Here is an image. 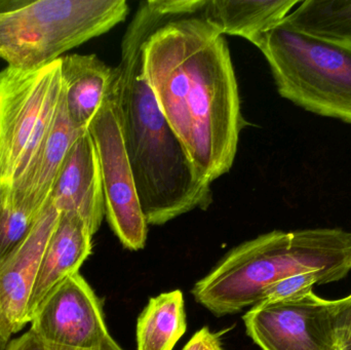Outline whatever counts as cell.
Wrapping results in <instances>:
<instances>
[{
  "label": "cell",
  "mask_w": 351,
  "mask_h": 350,
  "mask_svg": "<svg viewBox=\"0 0 351 350\" xmlns=\"http://www.w3.org/2000/svg\"><path fill=\"white\" fill-rule=\"evenodd\" d=\"M4 350H125L109 335L100 347L92 349H73L62 347L43 340L29 329L24 334L10 340Z\"/></svg>",
  "instance_id": "obj_20"
},
{
  "label": "cell",
  "mask_w": 351,
  "mask_h": 350,
  "mask_svg": "<svg viewBox=\"0 0 351 350\" xmlns=\"http://www.w3.org/2000/svg\"><path fill=\"white\" fill-rule=\"evenodd\" d=\"M88 129L100 164L107 221L125 249L142 250L147 240L148 224L140 205L111 90Z\"/></svg>",
  "instance_id": "obj_7"
},
{
  "label": "cell",
  "mask_w": 351,
  "mask_h": 350,
  "mask_svg": "<svg viewBox=\"0 0 351 350\" xmlns=\"http://www.w3.org/2000/svg\"><path fill=\"white\" fill-rule=\"evenodd\" d=\"M194 0L140 3L121 42L111 92L117 102L125 151L148 225L160 226L213 201L210 184L196 172L169 125L146 79L143 47L150 35L171 21L193 16Z\"/></svg>",
  "instance_id": "obj_2"
},
{
  "label": "cell",
  "mask_w": 351,
  "mask_h": 350,
  "mask_svg": "<svg viewBox=\"0 0 351 350\" xmlns=\"http://www.w3.org/2000/svg\"><path fill=\"white\" fill-rule=\"evenodd\" d=\"M36 221L16 205L10 186L0 184V262L28 236Z\"/></svg>",
  "instance_id": "obj_18"
},
{
  "label": "cell",
  "mask_w": 351,
  "mask_h": 350,
  "mask_svg": "<svg viewBox=\"0 0 351 350\" xmlns=\"http://www.w3.org/2000/svg\"><path fill=\"white\" fill-rule=\"evenodd\" d=\"M125 0H0V59L32 70L125 21Z\"/></svg>",
  "instance_id": "obj_4"
},
{
  "label": "cell",
  "mask_w": 351,
  "mask_h": 350,
  "mask_svg": "<svg viewBox=\"0 0 351 350\" xmlns=\"http://www.w3.org/2000/svg\"><path fill=\"white\" fill-rule=\"evenodd\" d=\"M60 62L68 115L77 129H86L110 92L115 68L96 55L72 53Z\"/></svg>",
  "instance_id": "obj_14"
},
{
  "label": "cell",
  "mask_w": 351,
  "mask_h": 350,
  "mask_svg": "<svg viewBox=\"0 0 351 350\" xmlns=\"http://www.w3.org/2000/svg\"><path fill=\"white\" fill-rule=\"evenodd\" d=\"M351 271V232L341 228L274 230L231 250L191 294L216 316H229L261 301L266 289L293 275L317 273L324 285Z\"/></svg>",
  "instance_id": "obj_3"
},
{
  "label": "cell",
  "mask_w": 351,
  "mask_h": 350,
  "mask_svg": "<svg viewBox=\"0 0 351 350\" xmlns=\"http://www.w3.org/2000/svg\"><path fill=\"white\" fill-rule=\"evenodd\" d=\"M60 59L32 70L0 71V184L12 187L34 160L61 102Z\"/></svg>",
  "instance_id": "obj_6"
},
{
  "label": "cell",
  "mask_w": 351,
  "mask_h": 350,
  "mask_svg": "<svg viewBox=\"0 0 351 350\" xmlns=\"http://www.w3.org/2000/svg\"><path fill=\"white\" fill-rule=\"evenodd\" d=\"M29 324L43 340L73 349H96L110 335L100 299L80 273L47 296Z\"/></svg>",
  "instance_id": "obj_9"
},
{
  "label": "cell",
  "mask_w": 351,
  "mask_h": 350,
  "mask_svg": "<svg viewBox=\"0 0 351 350\" xmlns=\"http://www.w3.org/2000/svg\"><path fill=\"white\" fill-rule=\"evenodd\" d=\"M183 350H224L221 343L220 337L210 329L202 328L197 331Z\"/></svg>",
  "instance_id": "obj_22"
},
{
  "label": "cell",
  "mask_w": 351,
  "mask_h": 350,
  "mask_svg": "<svg viewBox=\"0 0 351 350\" xmlns=\"http://www.w3.org/2000/svg\"><path fill=\"white\" fill-rule=\"evenodd\" d=\"M282 23L315 38L351 45V0H306Z\"/></svg>",
  "instance_id": "obj_17"
},
{
  "label": "cell",
  "mask_w": 351,
  "mask_h": 350,
  "mask_svg": "<svg viewBox=\"0 0 351 350\" xmlns=\"http://www.w3.org/2000/svg\"><path fill=\"white\" fill-rule=\"evenodd\" d=\"M49 201L60 213L80 216L93 236L100 229L106 208L98 154L88 129L66 156Z\"/></svg>",
  "instance_id": "obj_11"
},
{
  "label": "cell",
  "mask_w": 351,
  "mask_h": 350,
  "mask_svg": "<svg viewBox=\"0 0 351 350\" xmlns=\"http://www.w3.org/2000/svg\"><path fill=\"white\" fill-rule=\"evenodd\" d=\"M84 131L72 123L62 92L57 115L47 138L26 172L10 187L16 205L35 219H38L49 203L66 156Z\"/></svg>",
  "instance_id": "obj_12"
},
{
  "label": "cell",
  "mask_w": 351,
  "mask_h": 350,
  "mask_svg": "<svg viewBox=\"0 0 351 350\" xmlns=\"http://www.w3.org/2000/svg\"><path fill=\"white\" fill-rule=\"evenodd\" d=\"M315 285H324L323 279L317 273L293 275L270 286L264 292L261 301H274L295 297L311 291Z\"/></svg>",
  "instance_id": "obj_19"
},
{
  "label": "cell",
  "mask_w": 351,
  "mask_h": 350,
  "mask_svg": "<svg viewBox=\"0 0 351 350\" xmlns=\"http://www.w3.org/2000/svg\"><path fill=\"white\" fill-rule=\"evenodd\" d=\"M93 236L80 216L60 213L57 225L43 252L29 300V323L43 300L60 283L80 273V267L92 254Z\"/></svg>",
  "instance_id": "obj_13"
},
{
  "label": "cell",
  "mask_w": 351,
  "mask_h": 350,
  "mask_svg": "<svg viewBox=\"0 0 351 350\" xmlns=\"http://www.w3.org/2000/svg\"><path fill=\"white\" fill-rule=\"evenodd\" d=\"M334 350H351V294L336 300Z\"/></svg>",
  "instance_id": "obj_21"
},
{
  "label": "cell",
  "mask_w": 351,
  "mask_h": 350,
  "mask_svg": "<svg viewBox=\"0 0 351 350\" xmlns=\"http://www.w3.org/2000/svg\"><path fill=\"white\" fill-rule=\"evenodd\" d=\"M8 347V343L4 340L3 336H2L1 325H0V350L5 349Z\"/></svg>",
  "instance_id": "obj_23"
},
{
  "label": "cell",
  "mask_w": 351,
  "mask_h": 350,
  "mask_svg": "<svg viewBox=\"0 0 351 350\" xmlns=\"http://www.w3.org/2000/svg\"><path fill=\"white\" fill-rule=\"evenodd\" d=\"M60 212L47 203L28 236L0 262V325L6 343L29 324L28 305Z\"/></svg>",
  "instance_id": "obj_10"
},
{
  "label": "cell",
  "mask_w": 351,
  "mask_h": 350,
  "mask_svg": "<svg viewBox=\"0 0 351 350\" xmlns=\"http://www.w3.org/2000/svg\"><path fill=\"white\" fill-rule=\"evenodd\" d=\"M251 43L267 60L280 96L351 123V45L309 36L282 22Z\"/></svg>",
  "instance_id": "obj_5"
},
{
  "label": "cell",
  "mask_w": 351,
  "mask_h": 350,
  "mask_svg": "<svg viewBox=\"0 0 351 350\" xmlns=\"http://www.w3.org/2000/svg\"><path fill=\"white\" fill-rule=\"evenodd\" d=\"M143 68L165 118L212 184L232 166L245 125L224 35L200 16L171 21L146 40Z\"/></svg>",
  "instance_id": "obj_1"
},
{
  "label": "cell",
  "mask_w": 351,
  "mask_h": 350,
  "mask_svg": "<svg viewBox=\"0 0 351 350\" xmlns=\"http://www.w3.org/2000/svg\"><path fill=\"white\" fill-rule=\"evenodd\" d=\"M299 0H208L200 18L224 35L251 42L280 25Z\"/></svg>",
  "instance_id": "obj_15"
},
{
  "label": "cell",
  "mask_w": 351,
  "mask_h": 350,
  "mask_svg": "<svg viewBox=\"0 0 351 350\" xmlns=\"http://www.w3.org/2000/svg\"><path fill=\"white\" fill-rule=\"evenodd\" d=\"M187 329L180 290L152 298L137 322V350H173Z\"/></svg>",
  "instance_id": "obj_16"
},
{
  "label": "cell",
  "mask_w": 351,
  "mask_h": 350,
  "mask_svg": "<svg viewBox=\"0 0 351 350\" xmlns=\"http://www.w3.org/2000/svg\"><path fill=\"white\" fill-rule=\"evenodd\" d=\"M336 300L313 290L288 299L261 301L243 316L247 336L262 350L335 349Z\"/></svg>",
  "instance_id": "obj_8"
}]
</instances>
